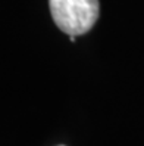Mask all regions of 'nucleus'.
Segmentation results:
<instances>
[{"mask_svg": "<svg viewBox=\"0 0 144 146\" xmlns=\"http://www.w3.org/2000/svg\"><path fill=\"white\" fill-rule=\"evenodd\" d=\"M55 24L69 36L87 33L99 18V0H49Z\"/></svg>", "mask_w": 144, "mask_h": 146, "instance_id": "f257e3e1", "label": "nucleus"}]
</instances>
